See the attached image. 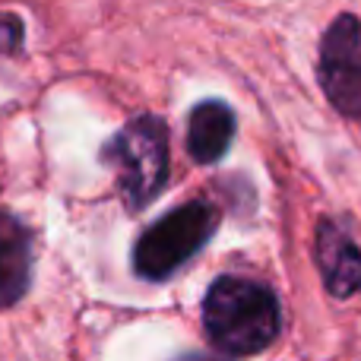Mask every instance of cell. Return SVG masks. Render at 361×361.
I'll use <instances>...</instances> for the list:
<instances>
[{"label":"cell","instance_id":"cell-3","mask_svg":"<svg viewBox=\"0 0 361 361\" xmlns=\"http://www.w3.org/2000/svg\"><path fill=\"white\" fill-rule=\"evenodd\" d=\"M219 222H222L219 209L206 200H190V203L165 212L156 225H149L140 235L137 247H133L137 276L152 282L175 276L193 254L206 247V241L216 235Z\"/></svg>","mask_w":361,"mask_h":361},{"label":"cell","instance_id":"cell-7","mask_svg":"<svg viewBox=\"0 0 361 361\" xmlns=\"http://www.w3.org/2000/svg\"><path fill=\"white\" fill-rule=\"evenodd\" d=\"M235 137V114L225 102L209 99L200 102L190 111L187 121V152L193 162L200 165H212L225 156V149L231 146Z\"/></svg>","mask_w":361,"mask_h":361},{"label":"cell","instance_id":"cell-6","mask_svg":"<svg viewBox=\"0 0 361 361\" xmlns=\"http://www.w3.org/2000/svg\"><path fill=\"white\" fill-rule=\"evenodd\" d=\"M32 282V238L16 216L0 209V307L16 305Z\"/></svg>","mask_w":361,"mask_h":361},{"label":"cell","instance_id":"cell-1","mask_svg":"<svg viewBox=\"0 0 361 361\" xmlns=\"http://www.w3.org/2000/svg\"><path fill=\"white\" fill-rule=\"evenodd\" d=\"M203 326L222 355H257L279 336L282 314L273 288L241 276H219L203 301Z\"/></svg>","mask_w":361,"mask_h":361},{"label":"cell","instance_id":"cell-2","mask_svg":"<svg viewBox=\"0 0 361 361\" xmlns=\"http://www.w3.org/2000/svg\"><path fill=\"white\" fill-rule=\"evenodd\" d=\"M102 162L114 171L118 190L130 209H143L169 180V127L162 118L140 114L124 124L105 146Z\"/></svg>","mask_w":361,"mask_h":361},{"label":"cell","instance_id":"cell-5","mask_svg":"<svg viewBox=\"0 0 361 361\" xmlns=\"http://www.w3.org/2000/svg\"><path fill=\"white\" fill-rule=\"evenodd\" d=\"M317 267L333 298H352L361 292V250L330 219L317 228Z\"/></svg>","mask_w":361,"mask_h":361},{"label":"cell","instance_id":"cell-4","mask_svg":"<svg viewBox=\"0 0 361 361\" xmlns=\"http://www.w3.org/2000/svg\"><path fill=\"white\" fill-rule=\"evenodd\" d=\"M320 86L339 114L361 118V23L343 13L320 44Z\"/></svg>","mask_w":361,"mask_h":361}]
</instances>
